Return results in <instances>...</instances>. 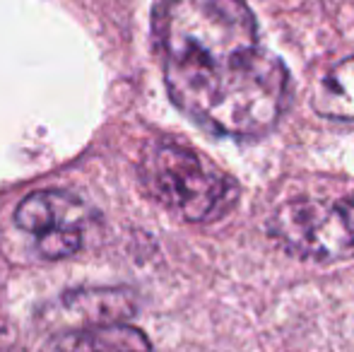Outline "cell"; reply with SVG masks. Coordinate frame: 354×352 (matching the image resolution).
I'll return each mask as SVG.
<instances>
[{
  "mask_svg": "<svg viewBox=\"0 0 354 352\" xmlns=\"http://www.w3.org/2000/svg\"><path fill=\"white\" fill-rule=\"evenodd\" d=\"M17 227L37 237V249L44 259H68L82 246L87 207L66 191L29 193L15 212Z\"/></svg>",
  "mask_w": 354,
  "mask_h": 352,
  "instance_id": "cell-4",
  "label": "cell"
},
{
  "mask_svg": "<svg viewBox=\"0 0 354 352\" xmlns=\"http://www.w3.org/2000/svg\"><path fill=\"white\" fill-rule=\"evenodd\" d=\"M140 181L154 201L188 222H210L227 215L239 196L234 178L176 142L145 147Z\"/></svg>",
  "mask_w": 354,
  "mask_h": 352,
  "instance_id": "cell-2",
  "label": "cell"
},
{
  "mask_svg": "<svg viewBox=\"0 0 354 352\" xmlns=\"http://www.w3.org/2000/svg\"><path fill=\"white\" fill-rule=\"evenodd\" d=\"M313 106L326 118L354 123V58L337 63L323 77L313 97Z\"/></svg>",
  "mask_w": 354,
  "mask_h": 352,
  "instance_id": "cell-6",
  "label": "cell"
},
{
  "mask_svg": "<svg viewBox=\"0 0 354 352\" xmlns=\"http://www.w3.org/2000/svg\"><path fill=\"white\" fill-rule=\"evenodd\" d=\"M154 37L171 102L205 131L258 138L289 104V73L243 0H157Z\"/></svg>",
  "mask_w": 354,
  "mask_h": 352,
  "instance_id": "cell-1",
  "label": "cell"
},
{
  "mask_svg": "<svg viewBox=\"0 0 354 352\" xmlns=\"http://www.w3.org/2000/svg\"><path fill=\"white\" fill-rule=\"evenodd\" d=\"M270 232L294 256L311 261L354 259V198L292 201L272 215Z\"/></svg>",
  "mask_w": 354,
  "mask_h": 352,
  "instance_id": "cell-3",
  "label": "cell"
},
{
  "mask_svg": "<svg viewBox=\"0 0 354 352\" xmlns=\"http://www.w3.org/2000/svg\"><path fill=\"white\" fill-rule=\"evenodd\" d=\"M39 352H149V340L140 328L109 324L53 335Z\"/></svg>",
  "mask_w": 354,
  "mask_h": 352,
  "instance_id": "cell-5",
  "label": "cell"
}]
</instances>
